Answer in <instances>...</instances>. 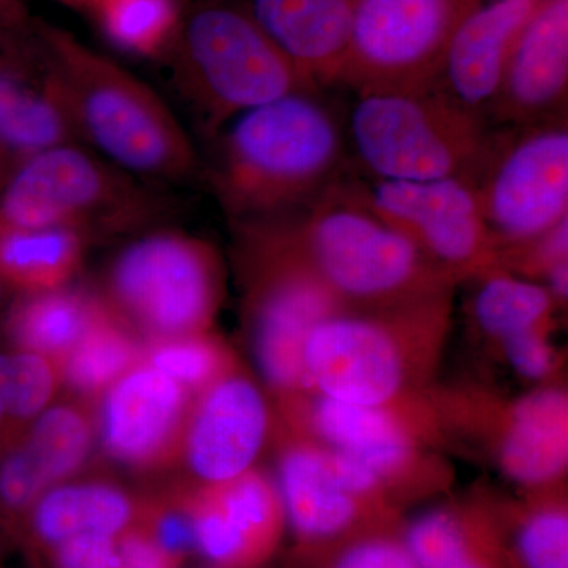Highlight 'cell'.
Here are the masks:
<instances>
[{"label": "cell", "mask_w": 568, "mask_h": 568, "mask_svg": "<svg viewBox=\"0 0 568 568\" xmlns=\"http://www.w3.org/2000/svg\"><path fill=\"white\" fill-rule=\"evenodd\" d=\"M0 153H3V152H2V151H0ZM3 155H6V153H3ZM7 156H9V155H7ZM9 159H10V156H9Z\"/></svg>", "instance_id": "43"}, {"label": "cell", "mask_w": 568, "mask_h": 568, "mask_svg": "<svg viewBox=\"0 0 568 568\" xmlns=\"http://www.w3.org/2000/svg\"><path fill=\"white\" fill-rule=\"evenodd\" d=\"M215 138L212 186L237 226L290 215L338 181L343 134L317 93L242 112Z\"/></svg>", "instance_id": "2"}, {"label": "cell", "mask_w": 568, "mask_h": 568, "mask_svg": "<svg viewBox=\"0 0 568 568\" xmlns=\"http://www.w3.org/2000/svg\"><path fill=\"white\" fill-rule=\"evenodd\" d=\"M175 82L215 138L242 112L291 93H317L265 36L246 7L201 0L181 10L168 50Z\"/></svg>", "instance_id": "4"}, {"label": "cell", "mask_w": 568, "mask_h": 568, "mask_svg": "<svg viewBox=\"0 0 568 568\" xmlns=\"http://www.w3.org/2000/svg\"><path fill=\"white\" fill-rule=\"evenodd\" d=\"M142 354L144 349L130 327L106 306L88 334L59 362L61 376L78 394H102L140 365Z\"/></svg>", "instance_id": "27"}, {"label": "cell", "mask_w": 568, "mask_h": 568, "mask_svg": "<svg viewBox=\"0 0 568 568\" xmlns=\"http://www.w3.org/2000/svg\"><path fill=\"white\" fill-rule=\"evenodd\" d=\"M133 517L132 499L108 484H73L50 488L33 504L32 525L48 544L80 534L118 536Z\"/></svg>", "instance_id": "25"}, {"label": "cell", "mask_w": 568, "mask_h": 568, "mask_svg": "<svg viewBox=\"0 0 568 568\" xmlns=\"http://www.w3.org/2000/svg\"><path fill=\"white\" fill-rule=\"evenodd\" d=\"M192 394L152 366L140 364L106 390L102 409V443L112 458L126 466L156 465L185 435Z\"/></svg>", "instance_id": "15"}, {"label": "cell", "mask_w": 568, "mask_h": 568, "mask_svg": "<svg viewBox=\"0 0 568 568\" xmlns=\"http://www.w3.org/2000/svg\"><path fill=\"white\" fill-rule=\"evenodd\" d=\"M114 568H178V558L160 548L152 537L133 532L118 541Z\"/></svg>", "instance_id": "36"}, {"label": "cell", "mask_w": 568, "mask_h": 568, "mask_svg": "<svg viewBox=\"0 0 568 568\" xmlns=\"http://www.w3.org/2000/svg\"><path fill=\"white\" fill-rule=\"evenodd\" d=\"M91 444V422L80 410L52 406L32 422L28 435L13 448L44 488L50 489L80 469Z\"/></svg>", "instance_id": "28"}, {"label": "cell", "mask_w": 568, "mask_h": 568, "mask_svg": "<svg viewBox=\"0 0 568 568\" xmlns=\"http://www.w3.org/2000/svg\"><path fill=\"white\" fill-rule=\"evenodd\" d=\"M568 0H540L508 58L489 112L504 123L526 125L566 103Z\"/></svg>", "instance_id": "18"}, {"label": "cell", "mask_w": 568, "mask_h": 568, "mask_svg": "<svg viewBox=\"0 0 568 568\" xmlns=\"http://www.w3.org/2000/svg\"><path fill=\"white\" fill-rule=\"evenodd\" d=\"M36 32L61 80L81 142L149 185L192 181L200 159L159 93L65 29L36 21Z\"/></svg>", "instance_id": "3"}, {"label": "cell", "mask_w": 568, "mask_h": 568, "mask_svg": "<svg viewBox=\"0 0 568 568\" xmlns=\"http://www.w3.org/2000/svg\"><path fill=\"white\" fill-rule=\"evenodd\" d=\"M194 547L220 566L256 562L274 548L284 521L274 480L256 469L209 485L193 500Z\"/></svg>", "instance_id": "16"}, {"label": "cell", "mask_w": 568, "mask_h": 568, "mask_svg": "<svg viewBox=\"0 0 568 568\" xmlns=\"http://www.w3.org/2000/svg\"><path fill=\"white\" fill-rule=\"evenodd\" d=\"M88 239L65 227H0V282L21 294L67 286Z\"/></svg>", "instance_id": "24"}, {"label": "cell", "mask_w": 568, "mask_h": 568, "mask_svg": "<svg viewBox=\"0 0 568 568\" xmlns=\"http://www.w3.org/2000/svg\"><path fill=\"white\" fill-rule=\"evenodd\" d=\"M481 0H354L339 84L357 95L435 91L448 41Z\"/></svg>", "instance_id": "9"}, {"label": "cell", "mask_w": 568, "mask_h": 568, "mask_svg": "<svg viewBox=\"0 0 568 568\" xmlns=\"http://www.w3.org/2000/svg\"><path fill=\"white\" fill-rule=\"evenodd\" d=\"M33 24L21 0H0V50L31 36Z\"/></svg>", "instance_id": "38"}, {"label": "cell", "mask_w": 568, "mask_h": 568, "mask_svg": "<svg viewBox=\"0 0 568 568\" xmlns=\"http://www.w3.org/2000/svg\"><path fill=\"white\" fill-rule=\"evenodd\" d=\"M152 538L160 548L178 558L181 552L194 547L193 523L190 514L163 515L156 521Z\"/></svg>", "instance_id": "37"}, {"label": "cell", "mask_w": 568, "mask_h": 568, "mask_svg": "<svg viewBox=\"0 0 568 568\" xmlns=\"http://www.w3.org/2000/svg\"><path fill=\"white\" fill-rule=\"evenodd\" d=\"M222 264L194 235L149 231L123 246L106 278V305L126 327L156 339L204 334L219 312Z\"/></svg>", "instance_id": "8"}, {"label": "cell", "mask_w": 568, "mask_h": 568, "mask_svg": "<svg viewBox=\"0 0 568 568\" xmlns=\"http://www.w3.org/2000/svg\"><path fill=\"white\" fill-rule=\"evenodd\" d=\"M239 227L253 253L248 305L257 366L280 394L308 392V336L321 321L345 306L283 248L264 223Z\"/></svg>", "instance_id": "10"}, {"label": "cell", "mask_w": 568, "mask_h": 568, "mask_svg": "<svg viewBox=\"0 0 568 568\" xmlns=\"http://www.w3.org/2000/svg\"><path fill=\"white\" fill-rule=\"evenodd\" d=\"M261 223L345 308L405 304L457 282L381 219L357 183L335 181L298 211Z\"/></svg>", "instance_id": "1"}, {"label": "cell", "mask_w": 568, "mask_h": 568, "mask_svg": "<svg viewBox=\"0 0 568 568\" xmlns=\"http://www.w3.org/2000/svg\"><path fill=\"white\" fill-rule=\"evenodd\" d=\"M476 183L499 254L549 233L568 220L567 123L534 125L491 145Z\"/></svg>", "instance_id": "11"}, {"label": "cell", "mask_w": 568, "mask_h": 568, "mask_svg": "<svg viewBox=\"0 0 568 568\" xmlns=\"http://www.w3.org/2000/svg\"><path fill=\"white\" fill-rule=\"evenodd\" d=\"M73 142L65 92L33 24L31 36L0 50V151L18 164Z\"/></svg>", "instance_id": "13"}, {"label": "cell", "mask_w": 568, "mask_h": 568, "mask_svg": "<svg viewBox=\"0 0 568 568\" xmlns=\"http://www.w3.org/2000/svg\"><path fill=\"white\" fill-rule=\"evenodd\" d=\"M364 186L377 215L455 278L503 268L474 179L373 181Z\"/></svg>", "instance_id": "12"}, {"label": "cell", "mask_w": 568, "mask_h": 568, "mask_svg": "<svg viewBox=\"0 0 568 568\" xmlns=\"http://www.w3.org/2000/svg\"><path fill=\"white\" fill-rule=\"evenodd\" d=\"M3 291H6V286H3V283L0 282V304H2Z\"/></svg>", "instance_id": "42"}, {"label": "cell", "mask_w": 568, "mask_h": 568, "mask_svg": "<svg viewBox=\"0 0 568 568\" xmlns=\"http://www.w3.org/2000/svg\"><path fill=\"white\" fill-rule=\"evenodd\" d=\"M481 2H484V0H481Z\"/></svg>", "instance_id": "44"}, {"label": "cell", "mask_w": 568, "mask_h": 568, "mask_svg": "<svg viewBox=\"0 0 568 568\" xmlns=\"http://www.w3.org/2000/svg\"><path fill=\"white\" fill-rule=\"evenodd\" d=\"M108 39L142 58H163L178 31L175 0H99L92 7Z\"/></svg>", "instance_id": "29"}, {"label": "cell", "mask_w": 568, "mask_h": 568, "mask_svg": "<svg viewBox=\"0 0 568 568\" xmlns=\"http://www.w3.org/2000/svg\"><path fill=\"white\" fill-rule=\"evenodd\" d=\"M452 290L383 308H339L305 346L310 392L365 406H396L410 383V353H428L446 332Z\"/></svg>", "instance_id": "5"}, {"label": "cell", "mask_w": 568, "mask_h": 568, "mask_svg": "<svg viewBox=\"0 0 568 568\" xmlns=\"http://www.w3.org/2000/svg\"><path fill=\"white\" fill-rule=\"evenodd\" d=\"M58 377L50 358L21 351L0 354V439L48 409Z\"/></svg>", "instance_id": "31"}, {"label": "cell", "mask_w": 568, "mask_h": 568, "mask_svg": "<svg viewBox=\"0 0 568 568\" xmlns=\"http://www.w3.org/2000/svg\"><path fill=\"white\" fill-rule=\"evenodd\" d=\"M497 458L506 476L526 487L562 477L568 462V399L562 388L534 392L508 407Z\"/></svg>", "instance_id": "22"}, {"label": "cell", "mask_w": 568, "mask_h": 568, "mask_svg": "<svg viewBox=\"0 0 568 568\" xmlns=\"http://www.w3.org/2000/svg\"><path fill=\"white\" fill-rule=\"evenodd\" d=\"M65 2L74 3V6H88L92 9L99 0H65Z\"/></svg>", "instance_id": "41"}, {"label": "cell", "mask_w": 568, "mask_h": 568, "mask_svg": "<svg viewBox=\"0 0 568 568\" xmlns=\"http://www.w3.org/2000/svg\"><path fill=\"white\" fill-rule=\"evenodd\" d=\"M55 562L59 568H114L118 540L97 532L67 538L55 548Z\"/></svg>", "instance_id": "34"}, {"label": "cell", "mask_w": 568, "mask_h": 568, "mask_svg": "<svg viewBox=\"0 0 568 568\" xmlns=\"http://www.w3.org/2000/svg\"><path fill=\"white\" fill-rule=\"evenodd\" d=\"M305 418L316 443L357 459L386 489L409 480L418 467L416 433L398 405H353L316 394Z\"/></svg>", "instance_id": "21"}, {"label": "cell", "mask_w": 568, "mask_h": 568, "mask_svg": "<svg viewBox=\"0 0 568 568\" xmlns=\"http://www.w3.org/2000/svg\"><path fill=\"white\" fill-rule=\"evenodd\" d=\"M424 568H489L487 562L474 551V544L467 537L465 544L459 545L454 551L447 552L443 558L433 560Z\"/></svg>", "instance_id": "39"}, {"label": "cell", "mask_w": 568, "mask_h": 568, "mask_svg": "<svg viewBox=\"0 0 568 568\" xmlns=\"http://www.w3.org/2000/svg\"><path fill=\"white\" fill-rule=\"evenodd\" d=\"M141 364L152 366L194 395H203L222 377L234 372L233 358L207 334L156 339L142 354Z\"/></svg>", "instance_id": "30"}, {"label": "cell", "mask_w": 568, "mask_h": 568, "mask_svg": "<svg viewBox=\"0 0 568 568\" xmlns=\"http://www.w3.org/2000/svg\"><path fill=\"white\" fill-rule=\"evenodd\" d=\"M246 10L315 91L339 84L354 0H248Z\"/></svg>", "instance_id": "19"}, {"label": "cell", "mask_w": 568, "mask_h": 568, "mask_svg": "<svg viewBox=\"0 0 568 568\" xmlns=\"http://www.w3.org/2000/svg\"><path fill=\"white\" fill-rule=\"evenodd\" d=\"M351 142L373 181H477L493 142L480 112L440 91L357 95Z\"/></svg>", "instance_id": "7"}, {"label": "cell", "mask_w": 568, "mask_h": 568, "mask_svg": "<svg viewBox=\"0 0 568 568\" xmlns=\"http://www.w3.org/2000/svg\"><path fill=\"white\" fill-rule=\"evenodd\" d=\"M518 552L526 568H568L567 508L534 510L519 529Z\"/></svg>", "instance_id": "32"}, {"label": "cell", "mask_w": 568, "mask_h": 568, "mask_svg": "<svg viewBox=\"0 0 568 568\" xmlns=\"http://www.w3.org/2000/svg\"><path fill=\"white\" fill-rule=\"evenodd\" d=\"M478 278L480 286L473 312L485 334L503 342L532 328L551 327L556 301L544 284L521 278L506 268H495Z\"/></svg>", "instance_id": "26"}, {"label": "cell", "mask_w": 568, "mask_h": 568, "mask_svg": "<svg viewBox=\"0 0 568 568\" xmlns=\"http://www.w3.org/2000/svg\"><path fill=\"white\" fill-rule=\"evenodd\" d=\"M334 568H417L405 544L387 538L358 541L343 552Z\"/></svg>", "instance_id": "35"}, {"label": "cell", "mask_w": 568, "mask_h": 568, "mask_svg": "<svg viewBox=\"0 0 568 568\" xmlns=\"http://www.w3.org/2000/svg\"><path fill=\"white\" fill-rule=\"evenodd\" d=\"M14 166H17V163H14L13 160L0 153V189H2L3 183H6L7 178H9Z\"/></svg>", "instance_id": "40"}, {"label": "cell", "mask_w": 568, "mask_h": 568, "mask_svg": "<svg viewBox=\"0 0 568 568\" xmlns=\"http://www.w3.org/2000/svg\"><path fill=\"white\" fill-rule=\"evenodd\" d=\"M106 305L63 286L21 294L6 320V334L21 353L61 362L103 315Z\"/></svg>", "instance_id": "23"}, {"label": "cell", "mask_w": 568, "mask_h": 568, "mask_svg": "<svg viewBox=\"0 0 568 568\" xmlns=\"http://www.w3.org/2000/svg\"><path fill=\"white\" fill-rule=\"evenodd\" d=\"M155 186L80 142L37 153L0 189V227H65L91 239L129 233L168 212Z\"/></svg>", "instance_id": "6"}, {"label": "cell", "mask_w": 568, "mask_h": 568, "mask_svg": "<svg viewBox=\"0 0 568 568\" xmlns=\"http://www.w3.org/2000/svg\"><path fill=\"white\" fill-rule=\"evenodd\" d=\"M271 425L267 402L250 377L231 372L200 396L183 435L193 476L224 484L253 469Z\"/></svg>", "instance_id": "14"}, {"label": "cell", "mask_w": 568, "mask_h": 568, "mask_svg": "<svg viewBox=\"0 0 568 568\" xmlns=\"http://www.w3.org/2000/svg\"><path fill=\"white\" fill-rule=\"evenodd\" d=\"M342 455L320 443L291 444L278 463L284 518L298 536L325 540L345 532L368 499L358 495Z\"/></svg>", "instance_id": "20"}, {"label": "cell", "mask_w": 568, "mask_h": 568, "mask_svg": "<svg viewBox=\"0 0 568 568\" xmlns=\"http://www.w3.org/2000/svg\"><path fill=\"white\" fill-rule=\"evenodd\" d=\"M540 0H484L452 33L437 91L467 110L487 112L495 102L515 41Z\"/></svg>", "instance_id": "17"}, {"label": "cell", "mask_w": 568, "mask_h": 568, "mask_svg": "<svg viewBox=\"0 0 568 568\" xmlns=\"http://www.w3.org/2000/svg\"><path fill=\"white\" fill-rule=\"evenodd\" d=\"M508 364L526 379H544L555 366L549 327L532 328L499 342Z\"/></svg>", "instance_id": "33"}]
</instances>
